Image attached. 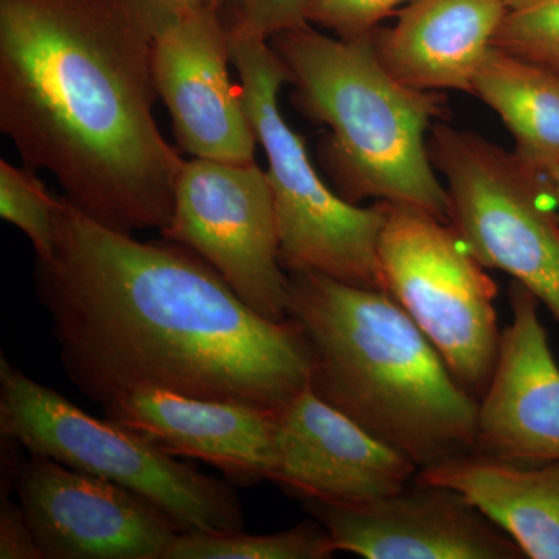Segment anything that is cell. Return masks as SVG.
Segmentation results:
<instances>
[{"label": "cell", "mask_w": 559, "mask_h": 559, "mask_svg": "<svg viewBox=\"0 0 559 559\" xmlns=\"http://www.w3.org/2000/svg\"><path fill=\"white\" fill-rule=\"evenodd\" d=\"M428 146L466 248L485 270L506 272L535 294L559 323V216L539 176L476 132L441 121Z\"/></svg>", "instance_id": "obj_8"}, {"label": "cell", "mask_w": 559, "mask_h": 559, "mask_svg": "<svg viewBox=\"0 0 559 559\" xmlns=\"http://www.w3.org/2000/svg\"><path fill=\"white\" fill-rule=\"evenodd\" d=\"M0 432L31 455L130 489L182 532L245 527L240 499L226 480L191 468L112 419L92 417L5 356H0Z\"/></svg>", "instance_id": "obj_5"}, {"label": "cell", "mask_w": 559, "mask_h": 559, "mask_svg": "<svg viewBox=\"0 0 559 559\" xmlns=\"http://www.w3.org/2000/svg\"><path fill=\"white\" fill-rule=\"evenodd\" d=\"M492 47L559 75V0H506Z\"/></svg>", "instance_id": "obj_21"}, {"label": "cell", "mask_w": 559, "mask_h": 559, "mask_svg": "<svg viewBox=\"0 0 559 559\" xmlns=\"http://www.w3.org/2000/svg\"><path fill=\"white\" fill-rule=\"evenodd\" d=\"M36 286L69 380L100 407L154 389L280 411L310 384L289 319L252 310L186 246L135 240L66 197Z\"/></svg>", "instance_id": "obj_1"}, {"label": "cell", "mask_w": 559, "mask_h": 559, "mask_svg": "<svg viewBox=\"0 0 559 559\" xmlns=\"http://www.w3.org/2000/svg\"><path fill=\"white\" fill-rule=\"evenodd\" d=\"M102 411L168 454L201 460L240 484L272 481L277 471L278 411L154 389L123 393Z\"/></svg>", "instance_id": "obj_15"}, {"label": "cell", "mask_w": 559, "mask_h": 559, "mask_svg": "<svg viewBox=\"0 0 559 559\" xmlns=\"http://www.w3.org/2000/svg\"><path fill=\"white\" fill-rule=\"evenodd\" d=\"M473 94L500 117L514 156L538 176L559 170V75L491 47Z\"/></svg>", "instance_id": "obj_18"}, {"label": "cell", "mask_w": 559, "mask_h": 559, "mask_svg": "<svg viewBox=\"0 0 559 559\" xmlns=\"http://www.w3.org/2000/svg\"><path fill=\"white\" fill-rule=\"evenodd\" d=\"M337 554L329 530L305 521L271 535L180 532L165 559H329Z\"/></svg>", "instance_id": "obj_19"}, {"label": "cell", "mask_w": 559, "mask_h": 559, "mask_svg": "<svg viewBox=\"0 0 559 559\" xmlns=\"http://www.w3.org/2000/svg\"><path fill=\"white\" fill-rule=\"evenodd\" d=\"M535 294L510 286L511 323L479 399L474 450L524 463L559 462V366Z\"/></svg>", "instance_id": "obj_14"}, {"label": "cell", "mask_w": 559, "mask_h": 559, "mask_svg": "<svg viewBox=\"0 0 559 559\" xmlns=\"http://www.w3.org/2000/svg\"><path fill=\"white\" fill-rule=\"evenodd\" d=\"M58 205L60 197L49 193L33 171L0 160V215L24 231L36 260L50 259L53 253Z\"/></svg>", "instance_id": "obj_20"}, {"label": "cell", "mask_w": 559, "mask_h": 559, "mask_svg": "<svg viewBox=\"0 0 559 559\" xmlns=\"http://www.w3.org/2000/svg\"><path fill=\"white\" fill-rule=\"evenodd\" d=\"M160 234L207 261L263 318L286 320L289 274L280 261L270 182L257 162H183Z\"/></svg>", "instance_id": "obj_9"}, {"label": "cell", "mask_w": 559, "mask_h": 559, "mask_svg": "<svg viewBox=\"0 0 559 559\" xmlns=\"http://www.w3.org/2000/svg\"><path fill=\"white\" fill-rule=\"evenodd\" d=\"M134 0H0V130L110 229L164 231L183 160L159 130Z\"/></svg>", "instance_id": "obj_2"}, {"label": "cell", "mask_w": 559, "mask_h": 559, "mask_svg": "<svg viewBox=\"0 0 559 559\" xmlns=\"http://www.w3.org/2000/svg\"><path fill=\"white\" fill-rule=\"evenodd\" d=\"M337 551L366 559H522L518 544L460 492L412 481L360 506L307 502Z\"/></svg>", "instance_id": "obj_12"}, {"label": "cell", "mask_w": 559, "mask_h": 559, "mask_svg": "<svg viewBox=\"0 0 559 559\" xmlns=\"http://www.w3.org/2000/svg\"><path fill=\"white\" fill-rule=\"evenodd\" d=\"M0 558L44 559L20 502L9 498L0 506Z\"/></svg>", "instance_id": "obj_24"}, {"label": "cell", "mask_w": 559, "mask_h": 559, "mask_svg": "<svg viewBox=\"0 0 559 559\" xmlns=\"http://www.w3.org/2000/svg\"><path fill=\"white\" fill-rule=\"evenodd\" d=\"M241 2L242 0H221V10H223L224 17L234 13L241 5Z\"/></svg>", "instance_id": "obj_28"}, {"label": "cell", "mask_w": 559, "mask_h": 559, "mask_svg": "<svg viewBox=\"0 0 559 559\" xmlns=\"http://www.w3.org/2000/svg\"><path fill=\"white\" fill-rule=\"evenodd\" d=\"M157 95L180 148L193 157L255 162L252 121L230 80V33L223 11L171 5L150 24Z\"/></svg>", "instance_id": "obj_10"}, {"label": "cell", "mask_w": 559, "mask_h": 559, "mask_svg": "<svg viewBox=\"0 0 559 559\" xmlns=\"http://www.w3.org/2000/svg\"><path fill=\"white\" fill-rule=\"evenodd\" d=\"M384 209L378 241L384 293L428 336L459 384L479 400L502 337L498 286L450 223L412 205L384 202Z\"/></svg>", "instance_id": "obj_7"}, {"label": "cell", "mask_w": 559, "mask_h": 559, "mask_svg": "<svg viewBox=\"0 0 559 559\" xmlns=\"http://www.w3.org/2000/svg\"><path fill=\"white\" fill-rule=\"evenodd\" d=\"M415 480L460 492L532 559H559V462L471 450L419 468Z\"/></svg>", "instance_id": "obj_17"}, {"label": "cell", "mask_w": 559, "mask_h": 559, "mask_svg": "<svg viewBox=\"0 0 559 559\" xmlns=\"http://www.w3.org/2000/svg\"><path fill=\"white\" fill-rule=\"evenodd\" d=\"M539 178L540 182H543L544 191H546L559 216V170L550 173V175L539 176Z\"/></svg>", "instance_id": "obj_25"}, {"label": "cell", "mask_w": 559, "mask_h": 559, "mask_svg": "<svg viewBox=\"0 0 559 559\" xmlns=\"http://www.w3.org/2000/svg\"><path fill=\"white\" fill-rule=\"evenodd\" d=\"M373 33L331 38L305 24L271 46L297 108L329 127L322 159L342 198L412 205L450 223V197L428 146V132L448 114L447 97L396 80L378 58Z\"/></svg>", "instance_id": "obj_4"}, {"label": "cell", "mask_w": 559, "mask_h": 559, "mask_svg": "<svg viewBox=\"0 0 559 559\" xmlns=\"http://www.w3.org/2000/svg\"><path fill=\"white\" fill-rule=\"evenodd\" d=\"M275 484L305 502L360 506L414 481V460L371 436L308 384L277 412Z\"/></svg>", "instance_id": "obj_13"}, {"label": "cell", "mask_w": 559, "mask_h": 559, "mask_svg": "<svg viewBox=\"0 0 559 559\" xmlns=\"http://www.w3.org/2000/svg\"><path fill=\"white\" fill-rule=\"evenodd\" d=\"M14 488L44 559H165L182 530L130 489L39 455Z\"/></svg>", "instance_id": "obj_11"}, {"label": "cell", "mask_w": 559, "mask_h": 559, "mask_svg": "<svg viewBox=\"0 0 559 559\" xmlns=\"http://www.w3.org/2000/svg\"><path fill=\"white\" fill-rule=\"evenodd\" d=\"M312 0H242L234 13L224 17L230 35L272 39L280 33L308 24Z\"/></svg>", "instance_id": "obj_23"}, {"label": "cell", "mask_w": 559, "mask_h": 559, "mask_svg": "<svg viewBox=\"0 0 559 559\" xmlns=\"http://www.w3.org/2000/svg\"><path fill=\"white\" fill-rule=\"evenodd\" d=\"M506 0H414L393 27L373 33L381 64L418 91L473 94L492 47Z\"/></svg>", "instance_id": "obj_16"}, {"label": "cell", "mask_w": 559, "mask_h": 559, "mask_svg": "<svg viewBox=\"0 0 559 559\" xmlns=\"http://www.w3.org/2000/svg\"><path fill=\"white\" fill-rule=\"evenodd\" d=\"M411 2L414 0H312L307 21L337 38L356 39L378 31L382 21Z\"/></svg>", "instance_id": "obj_22"}, {"label": "cell", "mask_w": 559, "mask_h": 559, "mask_svg": "<svg viewBox=\"0 0 559 559\" xmlns=\"http://www.w3.org/2000/svg\"><path fill=\"white\" fill-rule=\"evenodd\" d=\"M230 55L255 138L266 153L282 266L288 274L310 272L384 290L378 261L384 202L360 207L320 178L304 139L280 110L288 73L267 39L230 35Z\"/></svg>", "instance_id": "obj_6"}, {"label": "cell", "mask_w": 559, "mask_h": 559, "mask_svg": "<svg viewBox=\"0 0 559 559\" xmlns=\"http://www.w3.org/2000/svg\"><path fill=\"white\" fill-rule=\"evenodd\" d=\"M138 3L139 9L142 10L143 16L146 22L153 20V17L159 16L162 11L170 5V0H134Z\"/></svg>", "instance_id": "obj_26"}, {"label": "cell", "mask_w": 559, "mask_h": 559, "mask_svg": "<svg viewBox=\"0 0 559 559\" xmlns=\"http://www.w3.org/2000/svg\"><path fill=\"white\" fill-rule=\"evenodd\" d=\"M170 2L175 3L176 7H182V9H200V7H210V9L221 10V0H170Z\"/></svg>", "instance_id": "obj_27"}, {"label": "cell", "mask_w": 559, "mask_h": 559, "mask_svg": "<svg viewBox=\"0 0 559 559\" xmlns=\"http://www.w3.org/2000/svg\"><path fill=\"white\" fill-rule=\"evenodd\" d=\"M286 319L311 358L316 395L423 466L474 450L479 400L384 290L289 274Z\"/></svg>", "instance_id": "obj_3"}]
</instances>
